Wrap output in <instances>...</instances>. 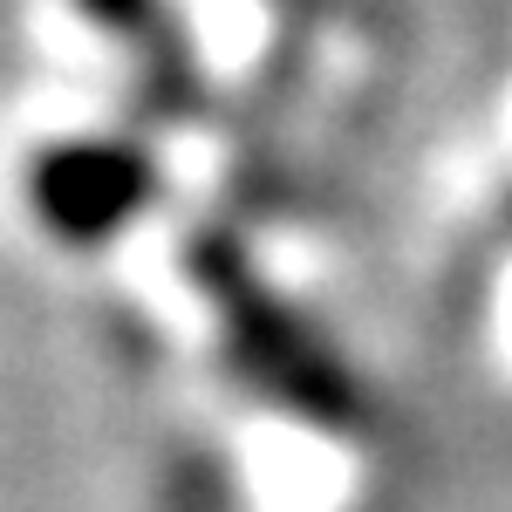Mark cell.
I'll use <instances>...</instances> for the list:
<instances>
[{"label": "cell", "mask_w": 512, "mask_h": 512, "mask_svg": "<svg viewBox=\"0 0 512 512\" xmlns=\"http://www.w3.org/2000/svg\"><path fill=\"white\" fill-rule=\"evenodd\" d=\"M198 287L212 294V308L226 321V342H233V369L253 390L280 403L287 417L321 424V431H355L362 424V390L355 376L335 362V349L321 342L294 308H280L274 294L253 280V267L239 260L226 239H198L192 253Z\"/></svg>", "instance_id": "obj_1"}, {"label": "cell", "mask_w": 512, "mask_h": 512, "mask_svg": "<svg viewBox=\"0 0 512 512\" xmlns=\"http://www.w3.org/2000/svg\"><path fill=\"white\" fill-rule=\"evenodd\" d=\"M158 164L130 137H62L28 164V205L62 246H103L144 219Z\"/></svg>", "instance_id": "obj_2"}]
</instances>
